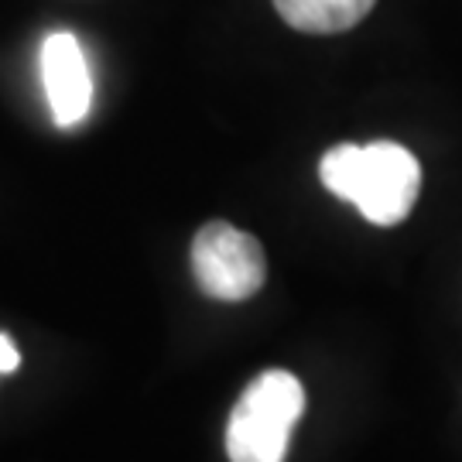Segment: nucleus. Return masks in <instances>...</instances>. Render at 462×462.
Instances as JSON below:
<instances>
[{"instance_id": "f257e3e1", "label": "nucleus", "mask_w": 462, "mask_h": 462, "mask_svg": "<svg viewBox=\"0 0 462 462\" xmlns=\"http://www.w3.org/2000/svg\"><path fill=\"white\" fill-rule=\"evenodd\" d=\"M319 179L336 199L353 202L374 226H394L418 202L421 165L394 141L336 144L319 162Z\"/></svg>"}, {"instance_id": "f03ea898", "label": "nucleus", "mask_w": 462, "mask_h": 462, "mask_svg": "<svg viewBox=\"0 0 462 462\" xmlns=\"http://www.w3.org/2000/svg\"><path fill=\"white\" fill-rule=\"evenodd\" d=\"M305 411L301 380L288 370H267L240 394L226 425L230 462H284L291 429Z\"/></svg>"}, {"instance_id": "7ed1b4c3", "label": "nucleus", "mask_w": 462, "mask_h": 462, "mask_svg": "<svg viewBox=\"0 0 462 462\" xmlns=\"http://www.w3.org/2000/svg\"><path fill=\"white\" fill-rule=\"evenodd\" d=\"M192 274L199 288L216 301H247L264 288V250L257 236L213 219L192 240Z\"/></svg>"}, {"instance_id": "20e7f679", "label": "nucleus", "mask_w": 462, "mask_h": 462, "mask_svg": "<svg viewBox=\"0 0 462 462\" xmlns=\"http://www.w3.org/2000/svg\"><path fill=\"white\" fill-rule=\"evenodd\" d=\"M42 86L49 97L55 127H76L93 106V76L83 55V45L72 32H51L42 42Z\"/></svg>"}, {"instance_id": "39448f33", "label": "nucleus", "mask_w": 462, "mask_h": 462, "mask_svg": "<svg viewBox=\"0 0 462 462\" xmlns=\"http://www.w3.org/2000/svg\"><path fill=\"white\" fill-rule=\"evenodd\" d=\"M377 0H274L281 21L305 34L349 32L374 11Z\"/></svg>"}, {"instance_id": "423d86ee", "label": "nucleus", "mask_w": 462, "mask_h": 462, "mask_svg": "<svg viewBox=\"0 0 462 462\" xmlns=\"http://www.w3.org/2000/svg\"><path fill=\"white\" fill-rule=\"evenodd\" d=\"M17 366H21V353L17 346L0 332V374H14Z\"/></svg>"}]
</instances>
